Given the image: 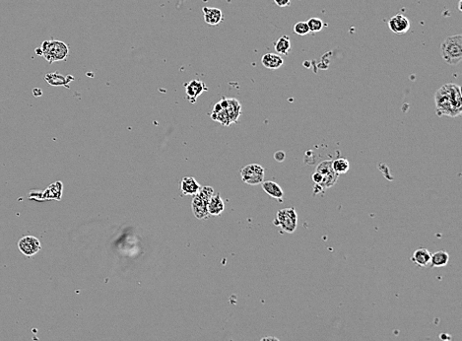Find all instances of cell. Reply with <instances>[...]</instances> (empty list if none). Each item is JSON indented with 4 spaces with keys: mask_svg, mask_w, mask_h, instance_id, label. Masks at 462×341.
Instances as JSON below:
<instances>
[{
    "mask_svg": "<svg viewBox=\"0 0 462 341\" xmlns=\"http://www.w3.org/2000/svg\"><path fill=\"white\" fill-rule=\"evenodd\" d=\"M186 92H187V97L188 100L191 103L194 104L197 100V98L206 90H208V87L205 85L204 82L199 81V80H191L189 83L185 85Z\"/></svg>",
    "mask_w": 462,
    "mask_h": 341,
    "instance_id": "cell-9",
    "label": "cell"
},
{
    "mask_svg": "<svg viewBox=\"0 0 462 341\" xmlns=\"http://www.w3.org/2000/svg\"><path fill=\"white\" fill-rule=\"evenodd\" d=\"M388 27L394 34L403 35L409 31L410 21L406 16L398 13L392 18H390V20L388 21Z\"/></svg>",
    "mask_w": 462,
    "mask_h": 341,
    "instance_id": "cell-8",
    "label": "cell"
},
{
    "mask_svg": "<svg viewBox=\"0 0 462 341\" xmlns=\"http://www.w3.org/2000/svg\"><path fill=\"white\" fill-rule=\"evenodd\" d=\"M45 80L51 85V86H66L69 88V83L74 80V78L71 75L64 76L61 73H49L45 75Z\"/></svg>",
    "mask_w": 462,
    "mask_h": 341,
    "instance_id": "cell-18",
    "label": "cell"
},
{
    "mask_svg": "<svg viewBox=\"0 0 462 341\" xmlns=\"http://www.w3.org/2000/svg\"><path fill=\"white\" fill-rule=\"evenodd\" d=\"M332 168H333L334 172L338 176L344 175L346 173H348V170L350 169V163L347 159L338 158V159L332 161Z\"/></svg>",
    "mask_w": 462,
    "mask_h": 341,
    "instance_id": "cell-22",
    "label": "cell"
},
{
    "mask_svg": "<svg viewBox=\"0 0 462 341\" xmlns=\"http://www.w3.org/2000/svg\"><path fill=\"white\" fill-rule=\"evenodd\" d=\"M441 56L445 64L457 65L462 60V35L447 37L441 44Z\"/></svg>",
    "mask_w": 462,
    "mask_h": 341,
    "instance_id": "cell-3",
    "label": "cell"
},
{
    "mask_svg": "<svg viewBox=\"0 0 462 341\" xmlns=\"http://www.w3.org/2000/svg\"><path fill=\"white\" fill-rule=\"evenodd\" d=\"M211 119L215 122H218L219 124H221L224 127H229V126L232 125L230 122V119L228 117V113H227L225 107L220 104V102L215 104V106L213 107V110L211 112Z\"/></svg>",
    "mask_w": 462,
    "mask_h": 341,
    "instance_id": "cell-16",
    "label": "cell"
},
{
    "mask_svg": "<svg viewBox=\"0 0 462 341\" xmlns=\"http://www.w3.org/2000/svg\"><path fill=\"white\" fill-rule=\"evenodd\" d=\"M461 2H462V0H459V2H458V9H459L460 12L462 11V9H461Z\"/></svg>",
    "mask_w": 462,
    "mask_h": 341,
    "instance_id": "cell-31",
    "label": "cell"
},
{
    "mask_svg": "<svg viewBox=\"0 0 462 341\" xmlns=\"http://www.w3.org/2000/svg\"><path fill=\"white\" fill-rule=\"evenodd\" d=\"M431 256L432 254L427 249L420 248L413 253L411 260L420 267H427L431 262Z\"/></svg>",
    "mask_w": 462,
    "mask_h": 341,
    "instance_id": "cell-17",
    "label": "cell"
},
{
    "mask_svg": "<svg viewBox=\"0 0 462 341\" xmlns=\"http://www.w3.org/2000/svg\"><path fill=\"white\" fill-rule=\"evenodd\" d=\"M274 159L275 161L279 162V163H282L285 159H286V154L284 151H277L275 154H274Z\"/></svg>",
    "mask_w": 462,
    "mask_h": 341,
    "instance_id": "cell-27",
    "label": "cell"
},
{
    "mask_svg": "<svg viewBox=\"0 0 462 341\" xmlns=\"http://www.w3.org/2000/svg\"><path fill=\"white\" fill-rule=\"evenodd\" d=\"M312 179H313L314 183L315 184V186H318V185L321 183V181H322V175H320V174L317 173V172H315V173L312 175Z\"/></svg>",
    "mask_w": 462,
    "mask_h": 341,
    "instance_id": "cell-29",
    "label": "cell"
},
{
    "mask_svg": "<svg viewBox=\"0 0 462 341\" xmlns=\"http://www.w3.org/2000/svg\"><path fill=\"white\" fill-rule=\"evenodd\" d=\"M201 186L193 177H185L181 182V191L184 195H195L200 191Z\"/></svg>",
    "mask_w": 462,
    "mask_h": 341,
    "instance_id": "cell-13",
    "label": "cell"
},
{
    "mask_svg": "<svg viewBox=\"0 0 462 341\" xmlns=\"http://www.w3.org/2000/svg\"><path fill=\"white\" fill-rule=\"evenodd\" d=\"M241 177L243 182L249 186L261 185L264 182L265 170L259 164H249L241 170Z\"/></svg>",
    "mask_w": 462,
    "mask_h": 341,
    "instance_id": "cell-5",
    "label": "cell"
},
{
    "mask_svg": "<svg viewBox=\"0 0 462 341\" xmlns=\"http://www.w3.org/2000/svg\"><path fill=\"white\" fill-rule=\"evenodd\" d=\"M338 178H339V176L335 172L324 175V176H322L321 183L317 187H319L322 191L326 190V189H330L337 183Z\"/></svg>",
    "mask_w": 462,
    "mask_h": 341,
    "instance_id": "cell-23",
    "label": "cell"
},
{
    "mask_svg": "<svg viewBox=\"0 0 462 341\" xmlns=\"http://www.w3.org/2000/svg\"><path fill=\"white\" fill-rule=\"evenodd\" d=\"M63 192V185L62 182H55L51 184L44 192L41 193L40 200H61Z\"/></svg>",
    "mask_w": 462,
    "mask_h": 341,
    "instance_id": "cell-11",
    "label": "cell"
},
{
    "mask_svg": "<svg viewBox=\"0 0 462 341\" xmlns=\"http://www.w3.org/2000/svg\"><path fill=\"white\" fill-rule=\"evenodd\" d=\"M274 48H275V51L277 52V54H279V55L289 54V52L291 51L290 38H289L288 36H285V35L280 37L276 41V43H274Z\"/></svg>",
    "mask_w": 462,
    "mask_h": 341,
    "instance_id": "cell-20",
    "label": "cell"
},
{
    "mask_svg": "<svg viewBox=\"0 0 462 341\" xmlns=\"http://www.w3.org/2000/svg\"><path fill=\"white\" fill-rule=\"evenodd\" d=\"M204 21L210 26H217L224 20V14L221 9L215 7H203Z\"/></svg>",
    "mask_w": 462,
    "mask_h": 341,
    "instance_id": "cell-12",
    "label": "cell"
},
{
    "mask_svg": "<svg viewBox=\"0 0 462 341\" xmlns=\"http://www.w3.org/2000/svg\"><path fill=\"white\" fill-rule=\"evenodd\" d=\"M207 205H208V201L202 198L198 193L193 196V199L191 202V208H192V212L194 216L197 219L202 220L209 217Z\"/></svg>",
    "mask_w": 462,
    "mask_h": 341,
    "instance_id": "cell-10",
    "label": "cell"
},
{
    "mask_svg": "<svg viewBox=\"0 0 462 341\" xmlns=\"http://www.w3.org/2000/svg\"><path fill=\"white\" fill-rule=\"evenodd\" d=\"M261 64L265 68L278 69L283 65L284 60L281 58V55L277 53L268 52L265 53L261 58Z\"/></svg>",
    "mask_w": 462,
    "mask_h": 341,
    "instance_id": "cell-15",
    "label": "cell"
},
{
    "mask_svg": "<svg viewBox=\"0 0 462 341\" xmlns=\"http://www.w3.org/2000/svg\"><path fill=\"white\" fill-rule=\"evenodd\" d=\"M260 341H280V340L275 336H265Z\"/></svg>",
    "mask_w": 462,
    "mask_h": 341,
    "instance_id": "cell-30",
    "label": "cell"
},
{
    "mask_svg": "<svg viewBox=\"0 0 462 341\" xmlns=\"http://www.w3.org/2000/svg\"><path fill=\"white\" fill-rule=\"evenodd\" d=\"M262 190L271 197L277 199L278 201L282 202L283 197H284V192L282 188L275 182L273 181H264L261 184Z\"/></svg>",
    "mask_w": 462,
    "mask_h": 341,
    "instance_id": "cell-14",
    "label": "cell"
},
{
    "mask_svg": "<svg viewBox=\"0 0 462 341\" xmlns=\"http://www.w3.org/2000/svg\"><path fill=\"white\" fill-rule=\"evenodd\" d=\"M315 172L319 173V174L322 175V176L334 172L333 168H332V161H330V160H325V161H322L321 163H319V164L317 165L316 169H315Z\"/></svg>",
    "mask_w": 462,
    "mask_h": 341,
    "instance_id": "cell-24",
    "label": "cell"
},
{
    "mask_svg": "<svg viewBox=\"0 0 462 341\" xmlns=\"http://www.w3.org/2000/svg\"><path fill=\"white\" fill-rule=\"evenodd\" d=\"M18 249L23 256L31 257L42 250V245L38 238L34 236H25L19 240Z\"/></svg>",
    "mask_w": 462,
    "mask_h": 341,
    "instance_id": "cell-6",
    "label": "cell"
},
{
    "mask_svg": "<svg viewBox=\"0 0 462 341\" xmlns=\"http://www.w3.org/2000/svg\"><path fill=\"white\" fill-rule=\"evenodd\" d=\"M294 33L299 35V36H302V37L309 35L311 32H310V29H309L308 23L305 22V21H300V22L296 23L294 25Z\"/></svg>",
    "mask_w": 462,
    "mask_h": 341,
    "instance_id": "cell-26",
    "label": "cell"
},
{
    "mask_svg": "<svg viewBox=\"0 0 462 341\" xmlns=\"http://www.w3.org/2000/svg\"><path fill=\"white\" fill-rule=\"evenodd\" d=\"M36 52L43 56L47 63L53 64L65 61L69 55V47L62 41L49 40L44 41L40 48H36Z\"/></svg>",
    "mask_w": 462,
    "mask_h": 341,
    "instance_id": "cell-2",
    "label": "cell"
},
{
    "mask_svg": "<svg viewBox=\"0 0 462 341\" xmlns=\"http://www.w3.org/2000/svg\"><path fill=\"white\" fill-rule=\"evenodd\" d=\"M308 26L311 33H318L323 29V21L319 18L313 17L308 20Z\"/></svg>",
    "mask_w": 462,
    "mask_h": 341,
    "instance_id": "cell-25",
    "label": "cell"
},
{
    "mask_svg": "<svg viewBox=\"0 0 462 341\" xmlns=\"http://www.w3.org/2000/svg\"><path fill=\"white\" fill-rule=\"evenodd\" d=\"M273 224L280 227L281 230L285 233H294L298 227V214L296 209L294 207H289L279 210Z\"/></svg>",
    "mask_w": 462,
    "mask_h": 341,
    "instance_id": "cell-4",
    "label": "cell"
},
{
    "mask_svg": "<svg viewBox=\"0 0 462 341\" xmlns=\"http://www.w3.org/2000/svg\"><path fill=\"white\" fill-rule=\"evenodd\" d=\"M436 111L439 117L456 118L462 111V96L459 85L447 83L442 85L435 95Z\"/></svg>",
    "mask_w": 462,
    "mask_h": 341,
    "instance_id": "cell-1",
    "label": "cell"
},
{
    "mask_svg": "<svg viewBox=\"0 0 462 341\" xmlns=\"http://www.w3.org/2000/svg\"><path fill=\"white\" fill-rule=\"evenodd\" d=\"M449 261V255L445 251H439L432 254L431 265L433 267H443Z\"/></svg>",
    "mask_w": 462,
    "mask_h": 341,
    "instance_id": "cell-21",
    "label": "cell"
},
{
    "mask_svg": "<svg viewBox=\"0 0 462 341\" xmlns=\"http://www.w3.org/2000/svg\"><path fill=\"white\" fill-rule=\"evenodd\" d=\"M220 104L225 107L231 124L237 123L242 113V105L240 102L235 98H224L220 101Z\"/></svg>",
    "mask_w": 462,
    "mask_h": 341,
    "instance_id": "cell-7",
    "label": "cell"
},
{
    "mask_svg": "<svg viewBox=\"0 0 462 341\" xmlns=\"http://www.w3.org/2000/svg\"><path fill=\"white\" fill-rule=\"evenodd\" d=\"M274 2L279 7H287L291 4V0H274Z\"/></svg>",
    "mask_w": 462,
    "mask_h": 341,
    "instance_id": "cell-28",
    "label": "cell"
},
{
    "mask_svg": "<svg viewBox=\"0 0 462 341\" xmlns=\"http://www.w3.org/2000/svg\"><path fill=\"white\" fill-rule=\"evenodd\" d=\"M207 209H208L209 215H212V216H218L224 211L225 202H224V200L222 199V197L220 196L219 193L214 194L210 198V200L208 201Z\"/></svg>",
    "mask_w": 462,
    "mask_h": 341,
    "instance_id": "cell-19",
    "label": "cell"
}]
</instances>
